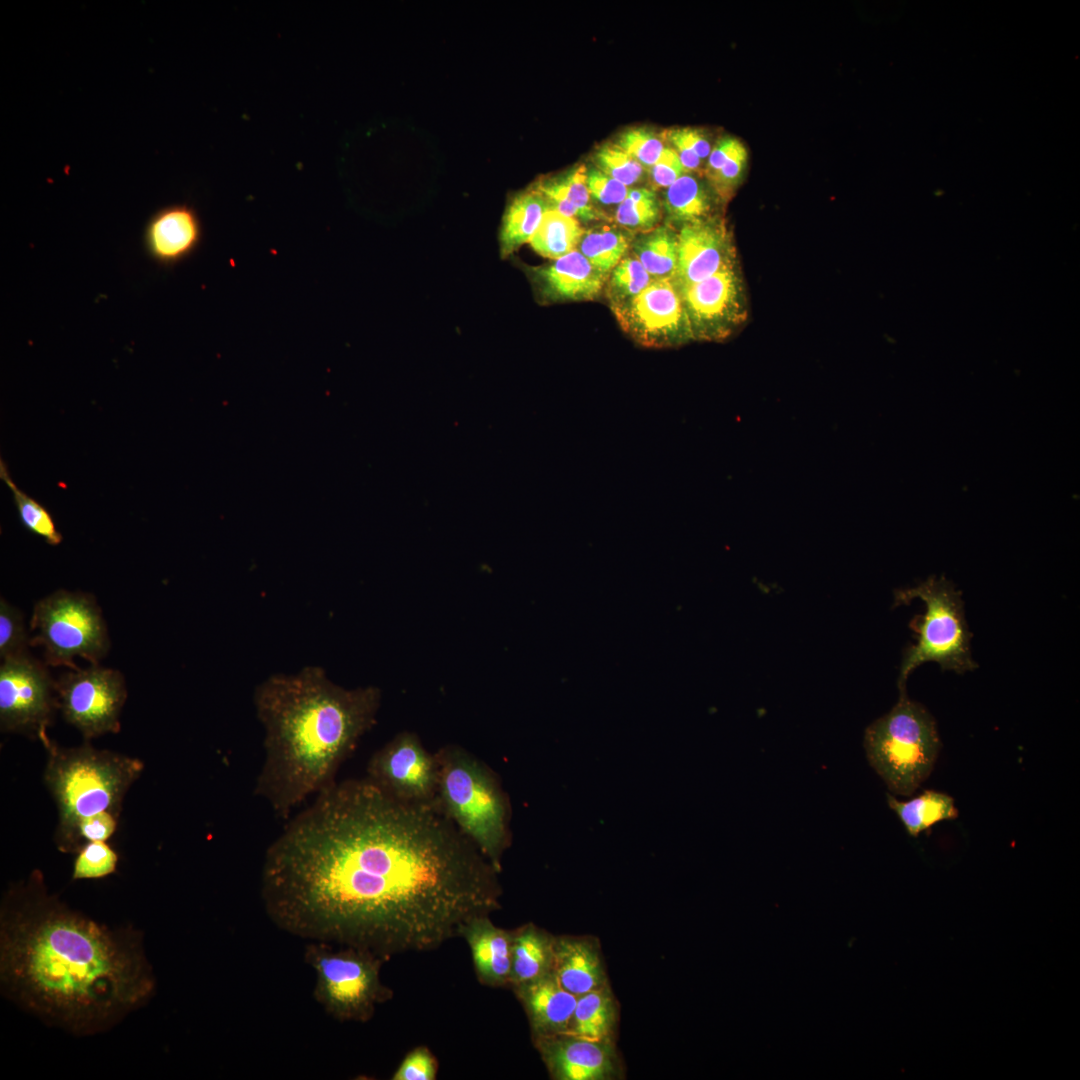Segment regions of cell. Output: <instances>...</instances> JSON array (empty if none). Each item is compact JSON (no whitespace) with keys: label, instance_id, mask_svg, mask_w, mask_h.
<instances>
[{"label":"cell","instance_id":"4","mask_svg":"<svg viewBox=\"0 0 1080 1080\" xmlns=\"http://www.w3.org/2000/svg\"><path fill=\"white\" fill-rule=\"evenodd\" d=\"M40 742L47 753L43 780L58 812L54 843L63 853L82 847L79 826L86 820L111 814L120 817L125 795L143 770L142 760L85 741L61 747L48 735Z\"/></svg>","mask_w":1080,"mask_h":1080},{"label":"cell","instance_id":"34","mask_svg":"<svg viewBox=\"0 0 1080 1080\" xmlns=\"http://www.w3.org/2000/svg\"><path fill=\"white\" fill-rule=\"evenodd\" d=\"M118 859L117 852L107 841L86 842L76 853L72 879H99L113 874Z\"/></svg>","mask_w":1080,"mask_h":1080},{"label":"cell","instance_id":"1","mask_svg":"<svg viewBox=\"0 0 1080 1080\" xmlns=\"http://www.w3.org/2000/svg\"><path fill=\"white\" fill-rule=\"evenodd\" d=\"M499 873L437 801H399L350 779L316 794L269 845L260 894L279 929L387 960L489 916Z\"/></svg>","mask_w":1080,"mask_h":1080},{"label":"cell","instance_id":"8","mask_svg":"<svg viewBox=\"0 0 1080 1080\" xmlns=\"http://www.w3.org/2000/svg\"><path fill=\"white\" fill-rule=\"evenodd\" d=\"M304 960L315 974L313 997L341 1022H367L392 991L380 979L381 957L358 948L310 941Z\"/></svg>","mask_w":1080,"mask_h":1080},{"label":"cell","instance_id":"21","mask_svg":"<svg viewBox=\"0 0 1080 1080\" xmlns=\"http://www.w3.org/2000/svg\"><path fill=\"white\" fill-rule=\"evenodd\" d=\"M471 951L476 974L485 985L510 983L514 931L495 926L489 916L471 920L462 930Z\"/></svg>","mask_w":1080,"mask_h":1080},{"label":"cell","instance_id":"42","mask_svg":"<svg viewBox=\"0 0 1080 1080\" xmlns=\"http://www.w3.org/2000/svg\"><path fill=\"white\" fill-rule=\"evenodd\" d=\"M663 136L672 144L679 143L693 150L703 160L708 158L711 145L703 133L690 127L673 128L664 132Z\"/></svg>","mask_w":1080,"mask_h":1080},{"label":"cell","instance_id":"41","mask_svg":"<svg viewBox=\"0 0 1080 1080\" xmlns=\"http://www.w3.org/2000/svg\"><path fill=\"white\" fill-rule=\"evenodd\" d=\"M686 171L673 147L665 146L657 162L650 167L649 174L655 188H668Z\"/></svg>","mask_w":1080,"mask_h":1080},{"label":"cell","instance_id":"28","mask_svg":"<svg viewBox=\"0 0 1080 1080\" xmlns=\"http://www.w3.org/2000/svg\"><path fill=\"white\" fill-rule=\"evenodd\" d=\"M664 208L669 220L681 227L711 218L712 198L698 178L685 173L666 188Z\"/></svg>","mask_w":1080,"mask_h":1080},{"label":"cell","instance_id":"31","mask_svg":"<svg viewBox=\"0 0 1080 1080\" xmlns=\"http://www.w3.org/2000/svg\"><path fill=\"white\" fill-rule=\"evenodd\" d=\"M8 471L6 463L1 459L0 478L12 492L13 501L23 527L35 535L42 537L49 545H59L62 542L63 537L57 530L50 512L37 500L19 489L11 479Z\"/></svg>","mask_w":1080,"mask_h":1080},{"label":"cell","instance_id":"35","mask_svg":"<svg viewBox=\"0 0 1080 1080\" xmlns=\"http://www.w3.org/2000/svg\"><path fill=\"white\" fill-rule=\"evenodd\" d=\"M30 638L25 628L22 612L0 600V658L13 657L28 651Z\"/></svg>","mask_w":1080,"mask_h":1080},{"label":"cell","instance_id":"14","mask_svg":"<svg viewBox=\"0 0 1080 1080\" xmlns=\"http://www.w3.org/2000/svg\"><path fill=\"white\" fill-rule=\"evenodd\" d=\"M678 289L693 339H725L746 319V297L737 265Z\"/></svg>","mask_w":1080,"mask_h":1080},{"label":"cell","instance_id":"16","mask_svg":"<svg viewBox=\"0 0 1080 1080\" xmlns=\"http://www.w3.org/2000/svg\"><path fill=\"white\" fill-rule=\"evenodd\" d=\"M678 257L672 280L677 287L702 281L737 265L736 252L724 223L717 218L682 225L677 232Z\"/></svg>","mask_w":1080,"mask_h":1080},{"label":"cell","instance_id":"29","mask_svg":"<svg viewBox=\"0 0 1080 1080\" xmlns=\"http://www.w3.org/2000/svg\"><path fill=\"white\" fill-rule=\"evenodd\" d=\"M632 238V233L619 226H597L584 231L577 250L594 268L608 276L630 251Z\"/></svg>","mask_w":1080,"mask_h":1080},{"label":"cell","instance_id":"23","mask_svg":"<svg viewBox=\"0 0 1080 1080\" xmlns=\"http://www.w3.org/2000/svg\"><path fill=\"white\" fill-rule=\"evenodd\" d=\"M549 208L548 201L534 185L511 199L505 209L499 234L502 258L531 240Z\"/></svg>","mask_w":1080,"mask_h":1080},{"label":"cell","instance_id":"7","mask_svg":"<svg viewBox=\"0 0 1080 1080\" xmlns=\"http://www.w3.org/2000/svg\"><path fill=\"white\" fill-rule=\"evenodd\" d=\"M925 603V612L910 621L916 643L906 648L900 667L898 688L906 693L910 673L928 661L938 663L943 670L957 673L977 667L970 651L971 633L965 620L961 593L944 577H931L919 586L895 592V606L909 604L914 599Z\"/></svg>","mask_w":1080,"mask_h":1080},{"label":"cell","instance_id":"36","mask_svg":"<svg viewBox=\"0 0 1080 1080\" xmlns=\"http://www.w3.org/2000/svg\"><path fill=\"white\" fill-rule=\"evenodd\" d=\"M595 160L601 172L627 187L637 183L643 175L644 167L616 143L602 145Z\"/></svg>","mask_w":1080,"mask_h":1080},{"label":"cell","instance_id":"5","mask_svg":"<svg viewBox=\"0 0 1080 1080\" xmlns=\"http://www.w3.org/2000/svg\"><path fill=\"white\" fill-rule=\"evenodd\" d=\"M435 755L440 809L500 872L511 839L510 804L495 772L459 746Z\"/></svg>","mask_w":1080,"mask_h":1080},{"label":"cell","instance_id":"26","mask_svg":"<svg viewBox=\"0 0 1080 1080\" xmlns=\"http://www.w3.org/2000/svg\"><path fill=\"white\" fill-rule=\"evenodd\" d=\"M887 804L897 815L907 833L917 837L933 825L958 817L954 799L947 793L925 790L920 795L906 801L898 800L894 795H886Z\"/></svg>","mask_w":1080,"mask_h":1080},{"label":"cell","instance_id":"32","mask_svg":"<svg viewBox=\"0 0 1080 1080\" xmlns=\"http://www.w3.org/2000/svg\"><path fill=\"white\" fill-rule=\"evenodd\" d=\"M661 216V203L654 190L635 188L618 205L615 222L630 233H643L657 227Z\"/></svg>","mask_w":1080,"mask_h":1080},{"label":"cell","instance_id":"11","mask_svg":"<svg viewBox=\"0 0 1080 1080\" xmlns=\"http://www.w3.org/2000/svg\"><path fill=\"white\" fill-rule=\"evenodd\" d=\"M58 710L55 680L29 651L0 665V729L41 740Z\"/></svg>","mask_w":1080,"mask_h":1080},{"label":"cell","instance_id":"17","mask_svg":"<svg viewBox=\"0 0 1080 1080\" xmlns=\"http://www.w3.org/2000/svg\"><path fill=\"white\" fill-rule=\"evenodd\" d=\"M202 235L197 210L190 204L177 203L161 207L150 216L144 230V243L155 261L170 266L194 253Z\"/></svg>","mask_w":1080,"mask_h":1080},{"label":"cell","instance_id":"9","mask_svg":"<svg viewBox=\"0 0 1080 1080\" xmlns=\"http://www.w3.org/2000/svg\"><path fill=\"white\" fill-rule=\"evenodd\" d=\"M30 646H41L45 664L78 669L75 657L99 664L110 649L100 607L91 594L58 590L35 603Z\"/></svg>","mask_w":1080,"mask_h":1080},{"label":"cell","instance_id":"15","mask_svg":"<svg viewBox=\"0 0 1080 1080\" xmlns=\"http://www.w3.org/2000/svg\"><path fill=\"white\" fill-rule=\"evenodd\" d=\"M534 1044L555 1080H615L622 1066L615 1042L567 1034L534 1037Z\"/></svg>","mask_w":1080,"mask_h":1080},{"label":"cell","instance_id":"6","mask_svg":"<svg viewBox=\"0 0 1080 1080\" xmlns=\"http://www.w3.org/2000/svg\"><path fill=\"white\" fill-rule=\"evenodd\" d=\"M864 748L890 793L910 796L933 771L941 741L933 716L904 693L866 728Z\"/></svg>","mask_w":1080,"mask_h":1080},{"label":"cell","instance_id":"39","mask_svg":"<svg viewBox=\"0 0 1080 1080\" xmlns=\"http://www.w3.org/2000/svg\"><path fill=\"white\" fill-rule=\"evenodd\" d=\"M747 160V150L740 141L722 167L709 179L721 197L729 196L737 186Z\"/></svg>","mask_w":1080,"mask_h":1080},{"label":"cell","instance_id":"2","mask_svg":"<svg viewBox=\"0 0 1080 1080\" xmlns=\"http://www.w3.org/2000/svg\"><path fill=\"white\" fill-rule=\"evenodd\" d=\"M0 981L21 1008L77 1036L113 1028L156 988L140 933L71 909L39 870L2 899Z\"/></svg>","mask_w":1080,"mask_h":1080},{"label":"cell","instance_id":"22","mask_svg":"<svg viewBox=\"0 0 1080 1080\" xmlns=\"http://www.w3.org/2000/svg\"><path fill=\"white\" fill-rule=\"evenodd\" d=\"M555 936L533 924L514 931L509 985L514 989L553 972Z\"/></svg>","mask_w":1080,"mask_h":1080},{"label":"cell","instance_id":"27","mask_svg":"<svg viewBox=\"0 0 1080 1080\" xmlns=\"http://www.w3.org/2000/svg\"><path fill=\"white\" fill-rule=\"evenodd\" d=\"M630 253L653 279L673 278L678 257L677 232L670 225L633 235Z\"/></svg>","mask_w":1080,"mask_h":1080},{"label":"cell","instance_id":"18","mask_svg":"<svg viewBox=\"0 0 1080 1080\" xmlns=\"http://www.w3.org/2000/svg\"><path fill=\"white\" fill-rule=\"evenodd\" d=\"M528 271L535 292L543 302L593 300L602 292L608 278L577 249Z\"/></svg>","mask_w":1080,"mask_h":1080},{"label":"cell","instance_id":"30","mask_svg":"<svg viewBox=\"0 0 1080 1080\" xmlns=\"http://www.w3.org/2000/svg\"><path fill=\"white\" fill-rule=\"evenodd\" d=\"M584 231L578 219L549 208L529 243L539 255L555 260L576 250Z\"/></svg>","mask_w":1080,"mask_h":1080},{"label":"cell","instance_id":"38","mask_svg":"<svg viewBox=\"0 0 1080 1080\" xmlns=\"http://www.w3.org/2000/svg\"><path fill=\"white\" fill-rule=\"evenodd\" d=\"M437 1063L426 1047H418L406 1055L393 1074V1080H434Z\"/></svg>","mask_w":1080,"mask_h":1080},{"label":"cell","instance_id":"12","mask_svg":"<svg viewBox=\"0 0 1080 1080\" xmlns=\"http://www.w3.org/2000/svg\"><path fill=\"white\" fill-rule=\"evenodd\" d=\"M611 309L623 331L642 346L675 347L693 339L672 278L653 279L637 296Z\"/></svg>","mask_w":1080,"mask_h":1080},{"label":"cell","instance_id":"33","mask_svg":"<svg viewBox=\"0 0 1080 1080\" xmlns=\"http://www.w3.org/2000/svg\"><path fill=\"white\" fill-rule=\"evenodd\" d=\"M652 280L653 278L629 251L608 275L605 287L610 308L634 298Z\"/></svg>","mask_w":1080,"mask_h":1080},{"label":"cell","instance_id":"19","mask_svg":"<svg viewBox=\"0 0 1080 1080\" xmlns=\"http://www.w3.org/2000/svg\"><path fill=\"white\" fill-rule=\"evenodd\" d=\"M553 973L577 997L609 986L600 944L593 937H555Z\"/></svg>","mask_w":1080,"mask_h":1080},{"label":"cell","instance_id":"3","mask_svg":"<svg viewBox=\"0 0 1080 1080\" xmlns=\"http://www.w3.org/2000/svg\"><path fill=\"white\" fill-rule=\"evenodd\" d=\"M381 692L346 689L319 666L271 675L253 703L264 728V760L254 794L288 819L309 796L335 783L341 764L376 722Z\"/></svg>","mask_w":1080,"mask_h":1080},{"label":"cell","instance_id":"40","mask_svg":"<svg viewBox=\"0 0 1080 1080\" xmlns=\"http://www.w3.org/2000/svg\"><path fill=\"white\" fill-rule=\"evenodd\" d=\"M586 184L590 196L604 205H619L629 191L626 185L599 169L587 170Z\"/></svg>","mask_w":1080,"mask_h":1080},{"label":"cell","instance_id":"25","mask_svg":"<svg viewBox=\"0 0 1080 1080\" xmlns=\"http://www.w3.org/2000/svg\"><path fill=\"white\" fill-rule=\"evenodd\" d=\"M586 177L587 170L581 165L564 175L540 180L534 186L550 208L583 221L601 220L604 216L591 203Z\"/></svg>","mask_w":1080,"mask_h":1080},{"label":"cell","instance_id":"37","mask_svg":"<svg viewBox=\"0 0 1080 1080\" xmlns=\"http://www.w3.org/2000/svg\"><path fill=\"white\" fill-rule=\"evenodd\" d=\"M616 144L643 167L649 168L657 162L665 148L659 137L648 129L640 127L621 133Z\"/></svg>","mask_w":1080,"mask_h":1080},{"label":"cell","instance_id":"13","mask_svg":"<svg viewBox=\"0 0 1080 1080\" xmlns=\"http://www.w3.org/2000/svg\"><path fill=\"white\" fill-rule=\"evenodd\" d=\"M373 785L388 796L408 803L436 801L438 764L419 738L402 732L377 750L367 765Z\"/></svg>","mask_w":1080,"mask_h":1080},{"label":"cell","instance_id":"20","mask_svg":"<svg viewBox=\"0 0 1080 1080\" xmlns=\"http://www.w3.org/2000/svg\"><path fill=\"white\" fill-rule=\"evenodd\" d=\"M514 990L526 1011L533 1038L567 1031L578 997L566 990L553 972Z\"/></svg>","mask_w":1080,"mask_h":1080},{"label":"cell","instance_id":"24","mask_svg":"<svg viewBox=\"0 0 1080 1080\" xmlns=\"http://www.w3.org/2000/svg\"><path fill=\"white\" fill-rule=\"evenodd\" d=\"M618 1004L610 985L578 997L564 1034L592 1041L615 1042Z\"/></svg>","mask_w":1080,"mask_h":1080},{"label":"cell","instance_id":"10","mask_svg":"<svg viewBox=\"0 0 1080 1080\" xmlns=\"http://www.w3.org/2000/svg\"><path fill=\"white\" fill-rule=\"evenodd\" d=\"M58 710L85 741L115 734L127 699L123 674L99 664L63 673L55 680Z\"/></svg>","mask_w":1080,"mask_h":1080}]
</instances>
